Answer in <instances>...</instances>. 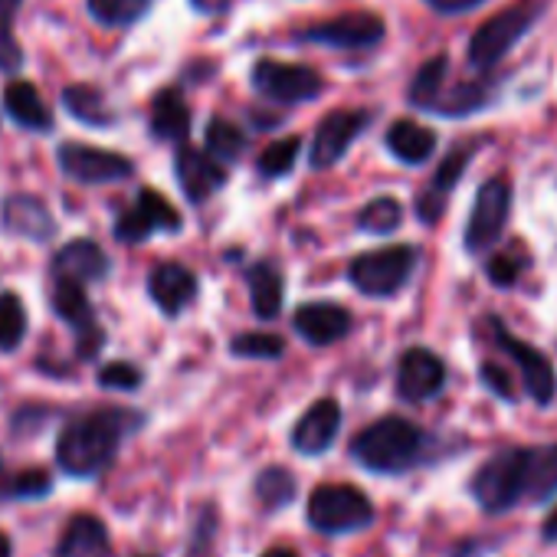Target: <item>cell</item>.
Returning a JSON list of instances; mask_svg holds the SVG:
<instances>
[{
  "mask_svg": "<svg viewBox=\"0 0 557 557\" xmlns=\"http://www.w3.org/2000/svg\"><path fill=\"white\" fill-rule=\"evenodd\" d=\"M262 557H299V554H296L293 547H269Z\"/></svg>",
  "mask_w": 557,
  "mask_h": 557,
  "instance_id": "obj_47",
  "label": "cell"
},
{
  "mask_svg": "<svg viewBox=\"0 0 557 557\" xmlns=\"http://www.w3.org/2000/svg\"><path fill=\"white\" fill-rule=\"evenodd\" d=\"M306 518L322 534H351V531H364L374 521V505L361 488L335 482V485H319L309 495Z\"/></svg>",
  "mask_w": 557,
  "mask_h": 557,
  "instance_id": "obj_5",
  "label": "cell"
},
{
  "mask_svg": "<svg viewBox=\"0 0 557 557\" xmlns=\"http://www.w3.org/2000/svg\"><path fill=\"white\" fill-rule=\"evenodd\" d=\"M296 37L306 44H322V47H335V50H368V47L381 44L384 21L377 14H342L335 21L306 27Z\"/></svg>",
  "mask_w": 557,
  "mask_h": 557,
  "instance_id": "obj_12",
  "label": "cell"
},
{
  "mask_svg": "<svg viewBox=\"0 0 557 557\" xmlns=\"http://www.w3.org/2000/svg\"><path fill=\"white\" fill-rule=\"evenodd\" d=\"M521 272H524V262L515 256V249H511V252H498V256H492V259H488V265H485L488 283H492V286H498V289L515 286L518 278H521Z\"/></svg>",
  "mask_w": 557,
  "mask_h": 557,
  "instance_id": "obj_41",
  "label": "cell"
},
{
  "mask_svg": "<svg viewBox=\"0 0 557 557\" xmlns=\"http://www.w3.org/2000/svg\"><path fill=\"white\" fill-rule=\"evenodd\" d=\"M50 492H53V479L44 469H24L0 485V498L4 502H37L47 498Z\"/></svg>",
  "mask_w": 557,
  "mask_h": 557,
  "instance_id": "obj_34",
  "label": "cell"
},
{
  "mask_svg": "<svg viewBox=\"0 0 557 557\" xmlns=\"http://www.w3.org/2000/svg\"><path fill=\"white\" fill-rule=\"evenodd\" d=\"M417 265V249L413 246H384V249H371L361 252L351 265H348V283L371 299H391L397 296L407 278L413 275Z\"/></svg>",
  "mask_w": 557,
  "mask_h": 557,
  "instance_id": "obj_4",
  "label": "cell"
},
{
  "mask_svg": "<svg viewBox=\"0 0 557 557\" xmlns=\"http://www.w3.org/2000/svg\"><path fill=\"white\" fill-rule=\"evenodd\" d=\"M482 384H485V387H492L502 400H515V397H511V384H508V377L502 374V368H495V364H482Z\"/></svg>",
  "mask_w": 557,
  "mask_h": 557,
  "instance_id": "obj_43",
  "label": "cell"
},
{
  "mask_svg": "<svg viewBox=\"0 0 557 557\" xmlns=\"http://www.w3.org/2000/svg\"><path fill=\"white\" fill-rule=\"evenodd\" d=\"M293 329L315 348H329L351 332V312L335 302H312L296 309Z\"/></svg>",
  "mask_w": 557,
  "mask_h": 557,
  "instance_id": "obj_20",
  "label": "cell"
},
{
  "mask_svg": "<svg viewBox=\"0 0 557 557\" xmlns=\"http://www.w3.org/2000/svg\"><path fill=\"white\" fill-rule=\"evenodd\" d=\"M0 223H4L8 233L34 243H47L57 233V220L50 207L34 194H11L4 207H0Z\"/></svg>",
  "mask_w": 557,
  "mask_h": 557,
  "instance_id": "obj_19",
  "label": "cell"
},
{
  "mask_svg": "<svg viewBox=\"0 0 557 557\" xmlns=\"http://www.w3.org/2000/svg\"><path fill=\"white\" fill-rule=\"evenodd\" d=\"M446 66H449L446 57H436V60H430V63L420 66V73H417V79H413V86H410V102H413L417 109H426V112L436 109V102L443 99Z\"/></svg>",
  "mask_w": 557,
  "mask_h": 557,
  "instance_id": "obj_31",
  "label": "cell"
},
{
  "mask_svg": "<svg viewBox=\"0 0 557 557\" xmlns=\"http://www.w3.org/2000/svg\"><path fill=\"white\" fill-rule=\"evenodd\" d=\"M141 557H154V554H141Z\"/></svg>",
  "mask_w": 557,
  "mask_h": 557,
  "instance_id": "obj_49",
  "label": "cell"
},
{
  "mask_svg": "<svg viewBox=\"0 0 557 557\" xmlns=\"http://www.w3.org/2000/svg\"><path fill=\"white\" fill-rule=\"evenodd\" d=\"M132 426H138L135 413L125 410H96L66 423L57 440V466L73 479H96L115 462Z\"/></svg>",
  "mask_w": 557,
  "mask_h": 557,
  "instance_id": "obj_1",
  "label": "cell"
},
{
  "mask_svg": "<svg viewBox=\"0 0 557 557\" xmlns=\"http://www.w3.org/2000/svg\"><path fill=\"white\" fill-rule=\"evenodd\" d=\"M148 296L168 319H177L197 299V275L181 262H161L148 275Z\"/></svg>",
  "mask_w": 557,
  "mask_h": 557,
  "instance_id": "obj_16",
  "label": "cell"
},
{
  "mask_svg": "<svg viewBox=\"0 0 557 557\" xmlns=\"http://www.w3.org/2000/svg\"><path fill=\"white\" fill-rule=\"evenodd\" d=\"M508 207H511V187L505 177H492L479 187L469 223H466V249L482 252L492 243H498L505 223H508Z\"/></svg>",
  "mask_w": 557,
  "mask_h": 557,
  "instance_id": "obj_8",
  "label": "cell"
},
{
  "mask_svg": "<svg viewBox=\"0 0 557 557\" xmlns=\"http://www.w3.org/2000/svg\"><path fill=\"white\" fill-rule=\"evenodd\" d=\"M404 223V207L394 197H377L358 213V226L374 236H387Z\"/></svg>",
  "mask_w": 557,
  "mask_h": 557,
  "instance_id": "obj_36",
  "label": "cell"
},
{
  "mask_svg": "<svg viewBox=\"0 0 557 557\" xmlns=\"http://www.w3.org/2000/svg\"><path fill=\"white\" fill-rule=\"evenodd\" d=\"M557 495V446L531 449V475H528V498L547 502Z\"/></svg>",
  "mask_w": 557,
  "mask_h": 557,
  "instance_id": "obj_33",
  "label": "cell"
},
{
  "mask_svg": "<svg viewBox=\"0 0 557 557\" xmlns=\"http://www.w3.org/2000/svg\"><path fill=\"white\" fill-rule=\"evenodd\" d=\"M541 534H544V541H557V505H554V508H550V515L544 518Z\"/></svg>",
  "mask_w": 557,
  "mask_h": 557,
  "instance_id": "obj_46",
  "label": "cell"
},
{
  "mask_svg": "<svg viewBox=\"0 0 557 557\" xmlns=\"http://www.w3.org/2000/svg\"><path fill=\"white\" fill-rule=\"evenodd\" d=\"M60 168L66 177L79 184H115L135 174V164L125 154L102 151V148L79 145V141H66L60 148Z\"/></svg>",
  "mask_w": 557,
  "mask_h": 557,
  "instance_id": "obj_11",
  "label": "cell"
},
{
  "mask_svg": "<svg viewBox=\"0 0 557 557\" xmlns=\"http://www.w3.org/2000/svg\"><path fill=\"white\" fill-rule=\"evenodd\" d=\"M469 158H472V148H456V151L440 164L436 177L430 181V187H426V190L420 194V200H417V213H420L423 223H436V220L443 216L446 197H449V190L456 187V181L462 177Z\"/></svg>",
  "mask_w": 557,
  "mask_h": 557,
  "instance_id": "obj_22",
  "label": "cell"
},
{
  "mask_svg": "<svg viewBox=\"0 0 557 557\" xmlns=\"http://www.w3.org/2000/svg\"><path fill=\"white\" fill-rule=\"evenodd\" d=\"M426 4L440 14H466V11H475L485 0H426Z\"/></svg>",
  "mask_w": 557,
  "mask_h": 557,
  "instance_id": "obj_44",
  "label": "cell"
},
{
  "mask_svg": "<svg viewBox=\"0 0 557 557\" xmlns=\"http://www.w3.org/2000/svg\"><path fill=\"white\" fill-rule=\"evenodd\" d=\"M446 387V364L426 348H410L397 368V394L407 404H423Z\"/></svg>",
  "mask_w": 557,
  "mask_h": 557,
  "instance_id": "obj_15",
  "label": "cell"
},
{
  "mask_svg": "<svg viewBox=\"0 0 557 557\" xmlns=\"http://www.w3.org/2000/svg\"><path fill=\"white\" fill-rule=\"evenodd\" d=\"M0 557H14V544L8 534H0Z\"/></svg>",
  "mask_w": 557,
  "mask_h": 557,
  "instance_id": "obj_48",
  "label": "cell"
},
{
  "mask_svg": "<svg viewBox=\"0 0 557 557\" xmlns=\"http://www.w3.org/2000/svg\"><path fill=\"white\" fill-rule=\"evenodd\" d=\"M299 151H302V141H299L296 135H293V138H283V141L269 145V148L259 154L256 168H259L262 177H286V174L296 168Z\"/></svg>",
  "mask_w": 557,
  "mask_h": 557,
  "instance_id": "obj_38",
  "label": "cell"
},
{
  "mask_svg": "<svg viewBox=\"0 0 557 557\" xmlns=\"http://www.w3.org/2000/svg\"><path fill=\"white\" fill-rule=\"evenodd\" d=\"M174 174L190 203H203L210 194H216L226 184V171L207 154L190 145H181L174 154Z\"/></svg>",
  "mask_w": 557,
  "mask_h": 557,
  "instance_id": "obj_17",
  "label": "cell"
},
{
  "mask_svg": "<svg viewBox=\"0 0 557 557\" xmlns=\"http://www.w3.org/2000/svg\"><path fill=\"white\" fill-rule=\"evenodd\" d=\"M151 135L161 141H184L190 135V109L187 102L174 92L164 89L151 102Z\"/></svg>",
  "mask_w": 557,
  "mask_h": 557,
  "instance_id": "obj_25",
  "label": "cell"
},
{
  "mask_svg": "<svg viewBox=\"0 0 557 557\" xmlns=\"http://www.w3.org/2000/svg\"><path fill=\"white\" fill-rule=\"evenodd\" d=\"M63 106L73 119H79L86 125H112V112H109L102 92L92 86H70L63 92Z\"/></svg>",
  "mask_w": 557,
  "mask_h": 557,
  "instance_id": "obj_29",
  "label": "cell"
},
{
  "mask_svg": "<svg viewBox=\"0 0 557 557\" xmlns=\"http://www.w3.org/2000/svg\"><path fill=\"white\" fill-rule=\"evenodd\" d=\"M342 430V404L335 397H325L319 404H312L302 420L293 430V449L302 456H322L329 453V446L335 443Z\"/></svg>",
  "mask_w": 557,
  "mask_h": 557,
  "instance_id": "obj_18",
  "label": "cell"
},
{
  "mask_svg": "<svg viewBox=\"0 0 557 557\" xmlns=\"http://www.w3.org/2000/svg\"><path fill=\"white\" fill-rule=\"evenodd\" d=\"M112 262L106 256V249L96 239H70L66 246L57 249L53 256V275L57 283H73V286H89V283H102L109 275Z\"/></svg>",
  "mask_w": 557,
  "mask_h": 557,
  "instance_id": "obj_14",
  "label": "cell"
},
{
  "mask_svg": "<svg viewBox=\"0 0 557 557\" xmlns=\"http://www.w3.org/2000/svg\"><path fill=\"white\" fill-rule=\"evenodd\" d=\"M190 4L203 14H220V11H226L230 0H190Z\"/></svg>",
  "mask_w": 557,
  "mask_h": 557,
  "instance_id": "obj_45",
  "label": "cell"
},
{
  "mask_svg": "<svg viewBox=\"0 0 557 557\" xmlns=\"http://www.w3.org/2000/svg\"><path fill=\"white\" fill-rule=\"evenodd\" d=\"M27 338V309L17 293L0 296V351H17Z\"/></svg>",
  "mask_w": 557,
  "mask_h": 557,
  "instance_id": "obj_32",
  "label": "cell"
},
{
  "mask_svg": "<svg viewBox=\"0 0 557 557\" xmlns=\"http://www.w3.org/2000/svg\"><path fill=\"white\" fill-rule=\"evenodd\" d=\"M423 453L426 433L404 417H384L351 440V456L377 475H400L413 469Z\"/></svg>",
  "mask_w": 557,
  "mask_h": 557,
  "instance_id": "obj_2",
  "label": "cell"
},
{
  "mask_svg": "<svg viewBox=\"0 0 557 557\" xmlns=\"http://www.w3.org/2000/svg\"><path fill=\"white\" fill-rule=\"evenodd\" d=\"M4 106H8V115L21 128H30V132H50L53 128V115H50L47 102L40 99L37 86H30V83H11L4 89Z\"/></svg>",
  "mask_w": 557,
  "mask_h": 557,
  "instance_id": "obj_24",
  "label": "cell"
},
{
  "mask_svg": "<svg viewBox=\"0 0 557 557\" xmlns=\"http://www.w3.org/2000/svg\"><path fill=\"white\" fill-rule=\"evenodd\" d=\"M184 226L181 213L171 207L168 197H161L158 190L145 187L138 194V203L128 207L119 220H115V239L132 246V243H145L151 233H177Z\"/></svg>",
  "mask_w": 557,
  "mask_h": 557,
  "instance_id": "obj_10",
  "label": "cell"
},
{
  "mask_svg": "<svg viewBox=\"0 0 557 557\" xmlns=\"http://www.w3.org/2000/svg\"><path fill=\"white\" fill-rule=\"evenodd\" d=\"M145 381L141 368L128 364V361H112L99 371V387L106 391H138Z\"/></svg>",
  "mask_w": 557,
  "mask_h": 557,
  "instance_id": "obj_40",
  "label": "cell"
},
{
  "mask_svg": "<svg viewBox=\"0 0 557 557\" xmlns=\"http://www.w3.org/2000/svg\"><path fill=\"white\" fill-rule=\"evenodd\" d=\"M243 151H246V135H243L233 122L213 119V122L207 125V154H210L220 168H223V164H233Z\"/></svg>",
  "mask_w": 557,
  "mask_h": 557,
  "instance_id": "obj_30",
  "label": "cell"
},
{
  "mask_svg": "<svg viewBox=\"0 0 557 557\" xmlns=\"http://www.w3.org/2000/svg\"><path fill=\"white\" fill-rule=\"evenodd\" d=\"M256 498L265 511H283L296 498V479L283 466H269L256 475Z\"/></svg>",
  "mask_w": 557,
  "mask_h": 557,
  "instance_id": "obj_28",
  "label": "cell"
},
{
  "mask_svg": "<svg viewBox=\"0 0 557 557\" xmlns=\"http://www.w3.org/2000/svg\"><path fill=\"white\" fill-rule=\"evenodd\" d=\"M528 475H531V449L528 446H508L495 456H488L475 475H472V498L482 511L502 515L515 508L528 495Z\"/></svg>",
  "mask_w": 557,
  "mask_h": 557,
  "instance_id": "obj_3",
  "label": "cell"
},
{
  "mask_svg": "<svg viewBox=\"0 0 557 557\" xmlns=\"http://www.w3.org/2000/svg\"><path fill=\"white\" fill-rule=\"evenodd\" d=\"M387 148L404 164H423L436 151V132H430L410 119H400L387 128Z\"/></svg>",
  "mask_w": 557,
  "mask_h": 557,
  "instance_id": "obj_26",
  "label": "cell"
},
{
  "mask_svg": "<svg viewBox=\"0 0 557 557\" xmlns=\"http://www.w3.org/2000/svg\"><path fill=\"white\" fill-rule=\"evenodd\" d=\"M534 21H537V0H524V4H515L498 17L485 21L469 40V63L475 70H492L531 30Z\"/></svg>",
  "mask_w": 557,
  "mask_h": 557,
  "instance_id": "obj_6",
  "label": "cell"
},
{
  "mask_svg": "<svg viewBox=\"0 0 557 557\" xmlns=\"http://www.w3.org/2000/svg\"><path fill=\"white\" fill-rule=\"evenodd\" d=\"M21 0H0V73H17L24 63V53L14 40V14Z\"/></svg>",
  "mask_w": 557,
  "mask_h": 557,
  "instance_id": "obj_39",
  "label": "cell"
},
{
  "mask_svg": "<svg viewBox=\"0 0 557 557\" xmlns=\"http://www.w3.org/2000/svg\"><path fill=\"white\" fill-rule=\"evenodd\" d=\"M53 557H112L109 528L96 515H76L66 524Z\"/></svg>",
  "mask_w": 557,
  "mask_h": 557,
  "instance_id": "obj_21",
  "label": "cell"
},
{
  "mask_svg": "<svg viewBox=\"0 0 557 557\" xmlns=\"http://www.w3.org/2000/svg\"><path fill=\"white\" fill-rule=\"evenodd\" d=\"M371 115L361 112V109H342V112H332L325 115V122L319 125L315 138H312V168L325 171L332 164H338L345 158V151L355 145V138L368 128Z\"/></svg>",
  "mask_w": 557,
  "mask_h": 557,
  "instance_id": "obj_13",
  "label": "cell"
},
{
  "mask_svg": "<svg viewBox=\"0 0 557 557\" xmlns=\"http://www.w3.org/2000/svg\"><path fill=\"white\" fill-rule=\"evenodd\" d=\"M53 312H57L70 329H76V332H79V338H83V335L99 332V325H96V312H92V302H89V296H86V289H83V286L57 283V289H53Z\"/></svg>",
  "mask_w": 557,
  "mask_h": 557,
  "instance_id": "obj_27",
  "label": "cell"
},
{
  "mask_svg": "<svg viewBox=\"0 0 557 557\" xmlns=\"http://www.w3.org/2000/svg\"><path fill=\"white\" fill-rule=\"evenodd\" d=\"M246 286H249V299H252V312L262 322H272L283 312V272H278L272 262H252L246 269Z\"/></svg>",
  "mask_w": 557,
  "mask_h": 557,
  "instance_id": "obj_23",
  "label": "cell"
},
{
  "mask_svg": "<svg viewBox=\"0 0 557 557\" xmlns=\"http://www.w3.org/2000/svg\"><path fill=\"white\" fill-rule=\"evenodd\" d=\"M488 329H492V338L495 345L518 364L521 371V381L528 387V394L534 397V404H550L554 400V391H557V377H554V368L547 361V355H541L537 348H531L528 342L515 338L495 315H488Z\"/></svg>",
  "mask_w": 557,
  "mask_h": 557,
  "instance_id": "obj_9",
  "label": "cell"
},
{
  "mask_svg": "<svg viewBox=\"0 0 557 557\" xmlns=\"http://www.w3.org/2000/svg\"><path fill=\"white\" fill-rule=\"evenodd\" d=\"M482 102H485V89H482V86H459L453 96L440 99V106H436L433 112H443V115H469V112H475Z\"/></svg>",
  "mask_w": 557,
  "mask_h": 557,
  "instance_id": "obj_42",
  "label": "cell"
},
{
  "mask_svg": "<svg viewBox=\"0 0 557 557\" xmlns=\"http://www.w3.org/2000/svg\"><path fill=\"white\" fill-rule=\"evenodd\" d=\"M151 0H89V14L102 27H128L145 17Z\"/></svg>",
  "mask_w": 557,
  "mask_h": 557,
  "instance_id": "obj_35",
  "label": "cell"
},
{
  "mask_svg": "<svg viewBox=\"0 0 557 557\" xmlns=\"http://www.w3.org/2000/svg\"><path fill=\"white\" fill-rule=\"evenodd\" d=\"M252 86L262 99L283 102V106H296V102H309L325 89V79L312 70V66H299V63H278V60H259L252 66Z\"/></svg>",
  "mask_w": 557,
  "mask_h": 557,
  "instance_id": "obj_7",
  "label": "cell"
},
{
  "mask_svg": "<svg viewBox=\"0 0 557 557\" xmlns=\"http://www.w3.org/2000/svg\"><path fill=\"white\" fill-rule=\"evenodd\" d=\"M233 358H252V361H275L286 355V342L278 335H265V332H249V335H236L230 345Z\"/></svg>",
  "mask_w": 557,
  "mask_h": 557,
  "instance_id": "obj_37",
  "label": "cell"
}]
</instances>
